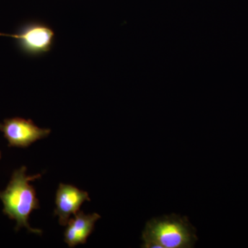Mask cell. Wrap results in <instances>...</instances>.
I'll return each mask as SVG.
<instances>
[{
    "mask_svg": "<svg viewBox=\"0 0 248 248\" xmlns=\"http://www.w3.org/2000/svg\"><path fill=\"white\" fill-rule=\"evenodd\" d=\"M27 170L22 166L15 170L6 188L0 192V200L4 205L3 213L16 221L17 231L26 228L31 232L42 234V231L31 228L29 223L31 213L40 208L35 188L29 182L40 178L41 174L28 176Z\"/></svg>",
    "mask_w": 248,
    "mask_h": 248,
    "instance_id": "1",
    "label": "cell"
},
{
    "mask_svg": "<svg viewBox=\"0 0 248 248\" xmlns=\"http://www.w3.org/2000/svg\"><path fill=\"white\" fill-rule=\"evenodd\" d=\"M197 230L188 218L172 214L152 218L142 232V248H192L197 242Z\"/></svg>",
    "mask_w": 248,
    "mask_h": 248,
    "instance_id": "2",
    "label": "cell"
},
{
    "mask_svg": "<svg viewBox=\"0 0 248 248\" xmlns=\"http://www.w3.org/2000/svg\"><path fill=\"white\" fill-rule=\"evenodd\" d=\"M0 130L9 142V146L27 148L32 143L47 138L51 130L41 128L31 120L23 118L8 119L0 124Z\"/></svg>",
    "mask_w": 248,
    "mask_h": 248,
    "instance_id": "3",
    "label": "cell"
},
{
    "mask_svg": "<svg viewBox=\"0 0 248 248\" xmlns=\"http://www.w3.org/2000/svg\"><path fill=\"white\" fill-rule=\"evenodd\" d=\"M0 36L16 39L22 48L28 53L40 54L46 53L50 50L55 32L47 26L35 24L28 26L18 33L0 32Z\"/></svg>",
    "mask_w": 248,
    "mask_h": 248,
    "instance_id": "4",
    "label": "cell"
},
{
    "mask_svg": "<svg viewBox=\"0 0 248 248\" xmlns=\"http://www.w3.org/2000/svg\"><path fill=\"white\" fill-rule=\"evenodd\" d=\"M86 201H91L89 193L68 184H60L56 192L54 215L59 217L61 226H66L72 215L79 211Z\"/></svg>",
    "mask_w": 248,
    "mask_h": 248,
    "instance_id": "5",
    "label": "cell"
},
{
    "mask_svg": "<svg viewBox=\"0 0 248 248\" xmlns=\"http://www.w3.org/2000/svg\"><path fill=\"white\" fill-rule=\"evenodd\" d=\"M97 213L86 215L83 211L75 214L70 218L64 232V241L70 248L85 244L88 238L94 231L96 222L100 218Z\"/></svg>",
    "mask_w": 248,
    "mask_h": 248,
    "instance_id": "6",
    "label": "cell"
},
{
    "mask_svg": "<svg viewBox=\"0 0 248 248\" xmlns=\"http://www.w3.org/2000/svg\"><path fill=\"white\" fill-rule=\"evenodd\" d=\"M1 151H0V159H1Z\"/></svg>",
    "mask_w": 248,
    "mask_h": 248,
    "instance_id": "7",
    "label": "cell"
}]
</instances>
